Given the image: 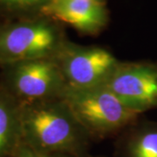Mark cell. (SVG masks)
<instances>
[{
  "mask_svg": "<svg viewBox=\"0 0 157 157\" xmlns=\"http://www.w3.org/2000/svg\"><path fill=\"white\" fill-rule=\"evenodd\" d=\"M19 106L23 143L41 153L86 157L91 138L60 98Z\"/></svg>",
  "mask_w": 157,
  "mask_h": 157,
  "instance_id": "cell-1",
  "label": "cell"
},
{
  "mask_svg": "<svg viewBox=\"0 0 157 157\" xmlns=\"http://www.w3.org/2000/svg\"><path fill=\"white\" fill-rule=\"evenodd\" d=\"M90 138H105L134 123L140 114L126 107L106 85L66 87L59 97Z\"/></svg>",
  "mask_w": 157,
  "mask_h": 157,
  "instance_id": "cell-2",
  "label": "cell"
},
{
  "mask_svg": "<svg viewBox=\"0 0 157 157\" xmlns=\"http://www.w3.org/2000/svg\"><path fill=\"white\" fill-rule=\"evenodd\" d=\"M64 45L57 27L43 20L13 24L0 29V65L53 58Z\"/></svg>",
  "mask_w": 157,
  "mask_h": 157,
  "instance_id": "cell-3",
  "label": "cell"
},
{
  "mask_svg": "<svg viewBox=\"0 0 157 157\" xmlns=\"http://www.w3.org/2000/svg\"><path fill=\"white\" fill-rule=\"evenodd\" d=\"M4 68L2 87L19 102L57 99L67 87L54 58L18 62Z\"/></svg>",
  "mask_w": 157,
  "mask_h": 157,
  "instance_id": "cell-4",
  "label": "cell"
},
{
  "mask_svg": "<svg viewBox=\"0 0 157 157\" xmlns=\"http://www.w3.org/2000/svg\"><path fill=\"white\" fill-rule=\"evenodd\" d=\"M53 58L67 87L70 88H87L106 84L120 63L104 48L66 43Z\"/></svg>",
  "mask_w": 157,
  "mask_h": 157,
  "instance_id": "cell-5",
  "label": "cell"
},
{
  "mask_svg": "<svg viewBox=\"0 0 157 157\" xmlns=\"http://www.w3.org/2000/svg\"><path fill=\"white\" fill-rule=\"evenodd\" d=\"M105 85L138 114L157 108L156 62H120Z\"/></svg>",
  "mask_w": 157,
  "mask_h": 157,
  "instance_id": "cell-6",
  "label": "cell"
},
{
  "mask_svg": "<svg viewBox=\"0 0 157 157\" xmlns=\"http://www.w3.org/2000/svg\"><path fill=\"white\" fill-rule=\"evenodd\" d=\"M42 12L85 33H98L107 20L105 3L89 0H47Z\"/></svg>",
  "mask_w": 157,
  "mask_h": 157,
  "instance_id": "cell-7",
  "label": "cell"
},
{
  "mask_svg": "<svg viewBox=\"0 0 157 157\" xmlns=\"http://www.w3.org/2000/svg\"><path fill=\"white\" fill-rule=\"evenodd\" d=\"M19 101L0 88V157H11L21 143Z\"/></svg>",
  "mask_w": 157,
  "mask_h": 157,
  "instance_id": "cell-8",
  "label": "cell"
},
{
  "mask_svg": "<svg viewBox=\"0 0 157 157\" xmlns=\"http://www.w3.org/2000/svg\"><path fill=\"white\" fill-rule=\"evenodd\" d=\"M119 151L121 157H157L156 122H144L133 129Z\"/></svg>",
  "mask_w": 157,
  "mask_h": 157,
  "instance_id": "cell-9",
  "label": "cell"
},
{
  "mask_svg": "<svg viewBox=\"0 0 157 157\" xmlns=\"http://www.w3.org/2000/svg\"><path fill=\"white\" fill-rule=\"evenodd\" d=\"M11 157H71L63 155H52V154H45L41 152L36 151L33 148L30 147L26 144L21 143L17 147L16 151L11 155Z\"/></svg>",
  "mask_w": 157,
  "mask_h": 157,
  "instance_id": "cell-10",
  "label": "cell"
},
{
  "mask_svg": "<svg viewBox=\"0 0 157 157\" xmlns=\"http://www.w3.org/2000/svg\"><path fill=\"white\" fill-rule=\"evenodd\" d=\"M44 1L45 0H0V3L8 6H12V7L27 8V7L39 5Z\"/></svg>",
  "mask_w": 157,
  "mask_h": 157,
  "instance_id": "cell-11",
  "label": "cell"
},
{
  "mask_svg": "<svg viewBox=\"0 0 157 157\" xmlns=\"http://www.w3.org/2000/svg\"><path fill=\"white\" fill-rule=\"evenodd\" d=\"M89 1H96V2H102V3H105V0H89Z\"/></svg>",
  "mask_w": 157,
  "mask_h": 157,
  "instance_id": "cell-12",
  "label": "cell"
}]
</instances>
